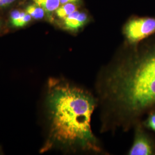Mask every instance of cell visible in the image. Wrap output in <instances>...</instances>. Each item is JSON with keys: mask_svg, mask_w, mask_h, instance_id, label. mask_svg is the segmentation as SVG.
Masks as SVG:
<instances>
[{"mask_svg": "<svg viewBox=\"0 0 155 155\" xmlns=\"http://www.w3.org/2000/svg\"><path fill=\"white\" fill-rule=\"evenodd\" d=\"M118 56L101 68L94 95L101 133L127 132L155 111V42Z\"/></svg>", "mask_w": 155, "mask_h": 155, "instance_id": "obj_1", "label": "cell"}, {"mask_svg": "<svg viewBox=\"0 0 155 155\" xmlns=\"http://www.w3.org/2000/svg\"><path fill=\"white\" fill-rule=\"evenodd\" d=\"M47 89L48 136L43 150L57 148L74 153H103L91 127V116L97 107L94 94L57 78L50 79Z\"/></svg>", "mask_w": 155, "mask_h": 155, "instance_id": "obj_2", "label": "cell"}, {"mask_svg": "<svg viewBox=\"0 0 155 155\" xmlns=\"http://www.w3.org/2000/svg\"><path fill=\"white\" fill-rule=\"evenodd\" d=\"M123 33L130 45H139L155 33V17H143L130 19L125 25Z\"/></svg>", "mask_w": 155, "mask_h": 155, "instance_id": "obj_3", "label": "cell"}, {"mask_svg": "<svg viewBox=\"0 0 155 155\" xmlns=\"http://www.w3.org/2000/svg\"><path fill=\"white\" fill-rule=\"evenodd\" d=\"M133 144L128 152L130 155H151L155 153V144L151 137L144 129L140 122L134 127Z\"/></svg>", "mask_w": 155, "mask_h": 155, "instance_id": "obj_4", "label": "cell"}, {"mask_svg": "<svg viewBox=\"0 0 155 155\" xmlns=\"http://www.w3.org/2000/svg\"><path fill=\"white\" fill-rule=\"evenodd\" d=\"M88 21L89 17L86 13L75 11L63 19V28L69 32L77 33L88 23Z\"/></svg>", "mask_w": 155, "mask_h": 155, "instance_id": "obj_5", "label": "cell"}, {"mask_svg": "<svg viewBox=\"0 0 155 155\" xmlns=\"http://www.w3.org/2000/svg\"><path fill=\"white\" fill-rule=\"evenodd\" d=\"M33 2L41 6L46 13L50 15L55 12L61 5L60 0H32Z\"/></svg>", "mask_w": 155, "mask_h": 155, "instance_id": "obj_6", "label": "cell"}, {"mask_svg": "<svg viewBox=\"0 0 155 155\" xmlns=\"http://www.w3.org/2000/svg\"><path fill=\"white\" fill-rule=\"evenodd\" d=\"M77 5L75 3H67L61 5L56 10L55 14L57 17L61 19H63L72 12L77 11Z\"/></svg>", "mask_w": 155, "mask_h": 155, "instance_id": "obj_7", "label": "cell"}, {"mask_svg": "<svg viewBox=\"0 0 155 155\" xmlns=\"http://www.w3.org/2000/svg\"><path fill=\"white\" fill-rule=\"evenodd\" d=\"M25 11L28 13L35 20H41L45 17L46 12L40 6L33 4L28 5Z\"/></svg>", "mask_w": 155, "mask_h": 155, "instance_id": "obj_8", "label": "cell"}, {"mask_svg": "<svg viewBox=\"0 0 155 155\" xmlns=\"http://www.w3.org/2000/svg\"><path fill=\"white\" fill-rule=\"evenodd\" d=\"M143 124L144 127L153 130L155 132V111H151L148 113V116Z\"/></svg>", "mask_w": 155, "mask_h": 155, "instance_id": "obj_9", "label": "cell"}, {"mask_svg": "<svg viewBox=\"0 0 155 155\" xmlns=\"http://www.w3.org/2000/svg\"><path fill=\"white\" fill-rule=\"evenodd\" d=\"M32 18L27 12L24 15L21 17L17 21L12 24L14 27L21 28L26 25L27 24L32 20Z\"/></svg>", "mask_w": 155, "mask_h": 155, "instance_id": "obj_10", "label": "cell"}, {"mask_svg": "<svg viewBox=\"0 0 155 155\" xmlns=\"http://www.w3.org/2000/svg\"><path fill=\"white\" fill-rule=\"evenodd\" d=\"M25 13V11H21L19 10H14L12 11L10 15V21L12 25L17 21L21 17L24 15Z\"/></svg>", "mask_w": 155, "mask_h": 155, "instance_id": "obj_11", "label": "cell"}, {"mask_svg": "<svg viewBox=\"0 0 155 155\" xmlns=\"http://www.w3.org/2000/svg\"><path fill=\"white\" fill-rule=\"evenodd\" d=\"M17 0H0V8H6L11 5Z\"/></svg>", "mask_w": 155, "mask_h": 155, "instance_id": "obj_12", "label": "cell"}, {"mask_svg": "<svg viewBox=\"0 0 155 155\" xmlns=\"http://www.w3.org/2000/svg\"><path fill=\"white\" fill-rule=\"evenodd\" d=\"M79 1L80 0H60V2H61V4L63 5L67 3H76Z\"/></svg>", "mask_w": 155, "mask_h": 155, "instance_id": "obj_13", "label": "cell"}, {"mask_svg": "<svg viewBox=\"0 0 155 155\" xmlns=\"http://www.w3.org/2000/svg\"><path fill=\"white\" fill-rule=\"evenodd\" d=\"M1 25H2V22H1V20L0 18V29L1 28Z\"/></svg>", "mask_w": 155, "mask_h": 155, "instance_id": "obj_14", "label": "cell"}]
</instances>
